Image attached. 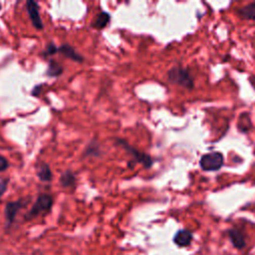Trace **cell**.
<instances>
[{"label": "cell", "mask_w": 255, "mask_h": 255, "mask_svg": "<svg viewBox=\"0 0 255 255\" xmlns=\"http://www.w3.org/2000/svg\"><path fill=\"white\" fill-rule=\"evenodd\" d=\"M167 78L168 81L179 85L183 88L186 89H192L194 87V82H193V78L190 75L189 71L185 68H181V67H173L171 68L168 72H167Z\"/></svg>", "instance_id": "1"}, {"label": "cell", "mask_w": 255, "mask_h": 255, "mask_svg": "<svg viewBox=\"0 0 255 255\" xmlns=\"http://www.w3.org/2000/svg\"><path fill=\"white\" fill-rule=\"evenodd\" d=\"M52 205H53V197L50 194H48V193L40 194L37 197L35 203L31 207V209L29 210V212L26 214L25 219L31 220V219L37 217L38 215H40L41 213L49 211L51 209Z\"/></svg>", "instance_id": "2"}, {"label": "cell", "mask_w": 255, "mask_h": 255, "mask_svg": "<svg viewBox=\"0 0 255 255\" xmlns=\"http://www.w3.org/2000/svg\"><path fill=\"white\" fill-rule=\"evenodd\" d=\"M116 143L118 145H121L126 151H128V153L131 155L132 160L141 163L145 168H148V167H150L152 165V159H151V157L148 154H146V153H144V152H142V151H140V150L130 146L126 139L117 138L116 139Z\"/></svg>", "instance_id": "3"}, {"label": "cell", "mask_w": 255, "mask_h": 255, "mask_svg": "<svg viewBox=\"0 0 255 255\" xmlns=\"http://www.w3.org/2000/svg\"><path fill=\"white\" fill-rule=\"evenodd\" d=\"M200 167L206 171L218 170L223 164V155L221 152L212 151L201 156L199 161Z\"/></svg>", "instance_id": "4"}, {"label": "cell", "mask_w": 255, "mask_h": 255, "mask_svg": "<svg viewBox=\"0 0 255 255\" xmlns=\"http://www.w3.org/2000/svg\"><path fill=\"white\" fill-rule=\"evenodd\" d=\"M26 9L29 14V17L32 21L33 26L37 30H42L44 28L43 21L40 16V11H39V4L33 0H28L26 2Z\"/></svg>", "instance_id": "5"}, {"label": "cell", "mask_w": 255, "mask_h": 255, "mask_svg": "<svg viewBox=\"0 0 255 255\" xmlns=\"http://www.w3.org/2000/svg\"><path fill=\"white\" fill-rule=\"evenodd\" d=\"M24 206V202L22 199L16 200V201H10L5 206V219L7 222V226L11 225L16 217V214L18 211Z\"/></svg>", "instance_id": "6"}, {"label": "cell", "mask_w": 255, "mask_h": 255, "mask_svg": "<svg viewBox=\"0 0 255 255\" xmlns=\"http://www.w3.org/2000/svg\"><path fill=\"white\" fill-rule=\"evenodd\" d=\"M191 240H192V233L187 229L178 230L173 237V242L179 247L188 246L191 243Z\"/></svg>", "instance_id": "7"}, {"label": "cell", "mask_w": 255, "mask_h": 255, "mask_svg": "<svg viewBox=\"0 0 255 255\" xmlns=\"http://www.w3.org/2000/svg\"><path fill=\"white\" fill-rule=\"evenodd\" d=\"M61 54H63L65 57L78 62V63H82L84 61V57L79 54L72 46H70L69 44H63L62 46L59 47V51Z\"/></svg>", "instance_id": "8"}, {"label": "cell", "mask_w": 255, "mask_h": 255, "mask_svg": "<svg viewBox=\"0 0 255 255\" xmlns=\"http://www.w3.org/2000/svg\"><path fill=\"white\" fill-rule=\"evenodd\" d=\"M228 235H229V238L235 248L242 249L245 247V245H246L245 239H244L242 233L238 229L232 228V229L228 230Z\"/></svg>", "instance_id": "9"}, {"label": "cell", "mask_w": 255, "mask_h": 255, "mask_svg": "<svg viewBox=\"0 0 255 255\" xmlns=\"http://www.w3.org/2000/svg\"><path fill=\"white\" fill-rule=\"evenodd\" d=\"M36 174L41 181H45V182L51 181L52 177H53V172H52L50 166L45 162H43L37 166Z\"/></svg>", "instance_id": "10"}, {"label": "cell", "mask_w": 255, "mask_h": 255, "mask_svg": "<svg viewBox=\"0 0 255 255\" xmlns=\"http://www.w3.org/2000/svg\"><path fill=\"white\" fill-rule=\"evenodd\" d=\"M110 21H111L110 13L103 11L96 16V18L94 19V21L92 23V27L100 30V29L105 28L110 23Z\"/></svg>", "instance_id": "11"}, {"label": "cell", "mask_w": 255, "mask_h": 255, "mask_svg": "<svg viewBox=\"0 0 255 255\" xmlns=\"http://www.w3.org/2000/svg\"><path fill=\"white\" fill-rule=\"evenodd\" d=\"M59 182L60 184L63 186V187H71V186H74L75 183H76V175L73 171L71 170H66L64 171L61 176H60V179H59Z\"/></svg>", "instance_id": "12"}, {"label": "cell", "mask_w": 255, "mask_h": 255, "mask_svg": "<svg viewBox=\"0 0 255 255\" xmlns=\"http://www.w3.org/2000/svg\"><path fill=\"white\" fill-rule=\"evenodd\" d=\"M238 14L241 18L247 20H255V2L247 4L238 10Z\"/></svg>", "instance_id": "13"}, {"label": "cell", "mask_w": 255, "mask_h": 255, "mask_svg": "<svg viewBox=\"0 0 255 255\" xmlns=\"http://www.w3.org/2000/svg\"><path fill=\"white\" fill-rule=\"evenodd\" d=\"M62 73H63L62 65L59 64L55 60H51L49 65H48L46 75L48 77H59L60 75H62Z\"/></svg>", "instance_id": "14"}, {"label": "cell", "mask_w": 255, "mask_h": 255, "mask_svg": "<svg viewBox=\"0 0 255 255\" xmlns=\"http://www.w3.org/2000/svg\"><path fill=\"white\" fill-rule=\"evenodd\" d=\"M100 154H101V145L96 140H92L84 150L85 156H99Z\"/></svg>", "instance_id": "15"}, {"label": "cell", "mask_w": 255, "mask_h": 255, "mask_svg": "<svg viewBox=\"0 0 255 255\" xmlns=\"http://www.w3.org/2000/svg\"><path fill=\"white\" fill-rule=\"evenodd\" d=\"M58 51H59V48H58L53 42H50V43L46 46V48H45V50H44V52H43V55H44V57L52 56V55L56 54Z\"/></svg>", "instance_id": "16"}, {"label": "cell", "mask_w": 255, "mask_h": 255, "mask_svg": "<svg viewBox=\"0 0 255 255\" xmlns=\"http://www.w3.org/2000/svg\"><path fill=\"white\" fill-rule=\"evenodd\" d=\"M9 166V162L6 159V157H4L3 155L0 154V171H4L8 168Z\"/></svg>", "instance_id": "17"}, {"label": "cell", "mask_w": 255, "mask_h": 255, "mask_svg": "<svg viewBox=\"0 0 255 255\" xmlns=\"http://www.w3.org/2000/svg\"><path fill=\"white\" fill-rule=\"evenodd\" d=\"M239 123H244V125L240 128V129H241L242 131H246V130L249 129V128H247V126H246V123H247V124H250V120H249L248 116L246 117V119H243V117H242V115H241V116H240V119H239Z\"/></svg>", "instance_id": "18"}, {"label": "cell", "mask_w": 255, "mask_h": 255, "mask_svg": "<svg viewBox=\"0 0 255 255\" xmlns=\"http://www.w3.org/2000/svg\"><path fill=\"white\" fill-rule=\"evenodd\" d=\"M8 187V179L1 180L0 181V197L4 194V192L7 190Z\"/></svg>", "instance_id": "19"}, {"label": "cell", "mask_w": 255, "mask_h": 255, "mask_svg": "<svg viewBox=\"0 0 255 255\" xmlns=\"http://www.w3.org/2000/svg\"><path fill=\"white\" fill-rule=\"evenodd\" d=\"M40 91H41V86H36L33 91H32V96L34 97H38L39 94H40Z\"/></svg>", "instance_id": "20"}, {"label": "cell", "mask_w": 255, "mask_h": 255, "mask_svg": "<svg viewBox=\"0 0 255 255\" xmlns=\"http://www.w3.org/2000/svg\"><path fill=\"white\" fill-rule=\"evenodd\" d=\"M0 10H1V3H0Z\"/></svg>", "instance_id": "21"}]
</instances>
